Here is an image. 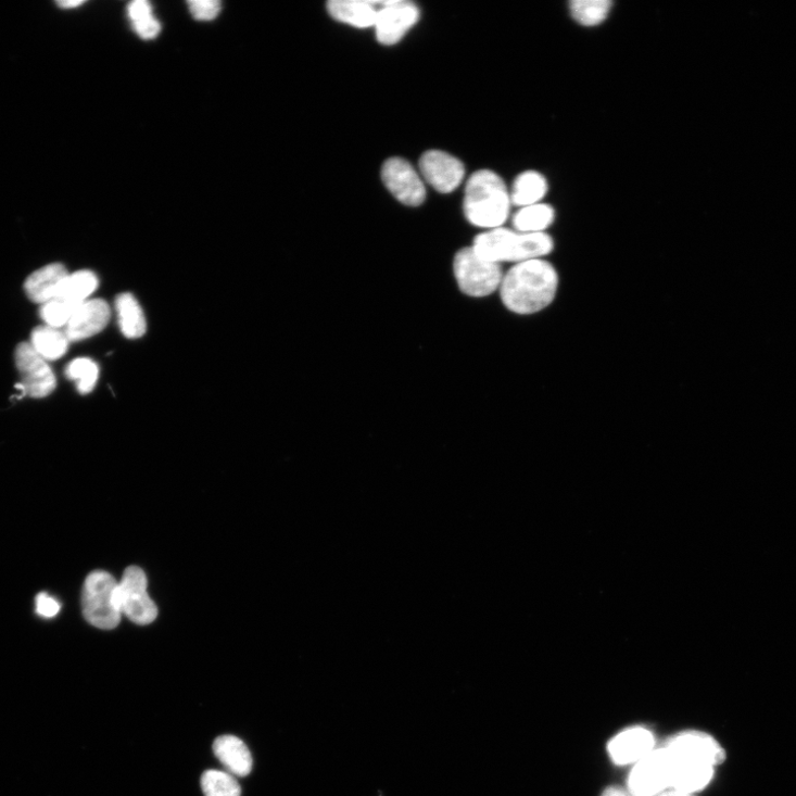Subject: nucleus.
<instances>
[{
  "instance_id": "nucleus-30",
  "label": "nucleus",
  "mask_w": 796,
  "mask_h": 796,
  "mask_svg": "<svg viewBox=\"0 0 796 796\" xmlns=\"http://www.w3.org/2000/svg\"><path fill=\"white\" fill-rule=\"evenodd\" d=\"M134 28L146 40L154 39L161 33V24L153 16L134 24Z\"/></svg>"
},
{
  "instance_id": "nucleus-29",
  "label": "nucleus",
  "mask_w": 796,
  "mask_h": 796,
  "mask_svg": "<svg viewBox=\"0 0 796 796\" xmlns=\"http://www.w3.org/2000/svg\"><path fill=\"white\" fill-rule=\"evenodd\" d=\"M60 603L47 593L38 594L36 598V614L43 619H53L59 615Z\"/></svg>"
},
{
  "instance_id": "nucleus-17",
  "label": "nucleus",
  "mask_w": 796,
  "mask_h": 796,
  "mask_svg": "<svg viewBox=\"0 0 796 796\" xmlns=\"http://www.w3.org/2000/svg\"><path fill=\"white\" fill-rule=\"evenodd\" d=\"M379 9L380 2L367 0H331L328 3V12L333 20L356 28L375 27Z\"/></svg>"
},
{
  "instance_id": "nucleus-10",
  "label": "nucleus",
  "mask_w": 796,
  "mask_h": 796,
  "mask_svg": "<svg viewBox=\"0 0 796 796\" xmlns=\"http://www.w3.org/2000/svg\"><path fill=\"white\" fill-rule=\"evenodd\" d=\"M15 359L27 395L43 399L54 391L56 381L51 367L30 343L17 346Z\"/></svg>"
},
{
  "instance_id": "nucleus-31",
  "label": "nucleus",
  "mask_w": 796,
  "mask_h": 796,
  "mask_svg": "<svg viewBox=\"0 0 796 796\" xmlns=\"http://www.w3.org/2000/svg\"><path fill=\"white\" fill-rule=\"evenodd\" d=\"M128 13L132 24L153 16L152 7L146 0H137V2L130 4Z\"/></svg>"
},
{
  "instance_id": "nucleus-3",
  "label": "nucleus",
  "mask_w": 796,
  "mask_h": 796,
  "mask_svg": "<svg viewBox=\"0 0 796 796\" xmlns=\"http://www.w3.org/2000/svg\"><path fill=\"white\" fill-rule=\"evenodd\" d=\"M472 249L485 261L517 265L549 255L555 250V240L547 232L527 233L501 227L476 236Z\"/></svg>"
},
{
  "instance_id": "nucleus-22",
  "label": "nucleus",
  "mask_w": 796,
  "mask_h": 796,
  "mask_svg": "<svg viewBox=\"0 0 796 796\" xmlns=\"http://www.w3.org/2000/svg\"><path fill=\"white\" fill-rule=\"evenodd\" d=\"M99 280L89 270L77 271L68 275L60 285L54 300L65 301L74 304H81L97 290Z\"/></svg>"
},
{
  "instance_id": "nucleus-7",
  "label": "nucleus",
  "mask_w": 796,
  "mask_h": 796,
  "mask_svg": "<svg viewBox=\"0 0 796 796\" xmlns=\"http://www.w3.org/2000/svg\"><path fill=\"white\" fill-rule=\"evenodd\" d=\"M671 760L665 748L654 750L630 773L628 791L633 796H658L670 787Z\"/></svg>"
},
{
  "instance_id": "nucleus-18",
  "label": "nucleus",
  "mask_w": 796,
  "mask_h": 796,
  "mask_svg": "<svg viewBox=\"0 0 796 796\" xmlns=\"http://www.w3.org/2000/svg\"><path fill=\"white\" fill-rule=\"evenodd\" d=\"M64 265L51 264L31 274L25 282L28 298L36 303L45 304L54 300L59 287L68 276Z\"/></svg>"
},
{
  "instance_id": "nucleus-34",
  "label": "nucleus",
  "mask_w": 796,
  "mask_h": 796,
  "mask_svg": "<svg viewBox=\"0 0 796 796\" xmlns=\"http://www.w3.org/2000/svg\"><path fill=\"white\" fill-rule=\"evenodd\" d=\"M658 796H697V795L696 794H690V793H685V792H682V791L670 788V789H666L665 792H662Z\"/></svg>"
},
{
  "instance_id": "nucleus-27",
  "label": "nucleus",
  "mask_w": 796,
  "mask_h": 796,
  "mask_svg": "<svg viewBox=\"0 0 796 796\" xmlns=\"http://www.w3.org/2000/svg\"><path fill=\"white\" fill-rule=\"evenodd\" d=\"M81 304L52 300L41 305L40 317L47 327L54 329L66 328Z\"/></svg>"
},
{
  "instance_id": "nucleus-12",
  "label": "nucleus",
  "mask_w": 796,
  "mask_h": 796,
  "mask_svg": "<svg viewBox=\"0 0 796 796\" xmlns=\"http://www.w3.org/2000/svg\"><path fill=\"white\" fill-rule=\"evenodd\" d=\"M419 169L425 180L442 194L457 190L465 177L462 161L444 151L424 153L419 160Z\"/></svg>"
},
{
  "instance_id": "nucleus-5",
  "label": "nucleus",
  "mask_w": 796,
  "mask_h": 796,
  "mask_svg": "<svg viewBox=\"0 0 796 796\" xmlns=\"http://www.w3.org/2000/svg\"><path fill=\"white\" fill-rule=\"evenodd\" d=\"M453 270L460 291L471 298H484L500 290L505 275L502 265L483 260L472 247L455 255Z\"/></svg>"
},
{
  "instance_id": "nucleus-21",
  "label": "nucleus",
  "mask_w": 796,
  "mask_h": 796,
  "mask_svg": "<svg viewBox=\"0 0 796 796\" xmlns=\"http://www.w3.org/2000/svg\"><path fill=\"white\" fill-rule=\"evenodd\" d=\"M556 210L546 203L521 207L513 217L515 230L527 233H544L556 222Z\"/></svg>"
},
{
  "instance_id": "nucleus-16",
  "label": "nucleus",
  "mask_w": 796,
  "mask_h": 796,
  "mask_svg": "<svg viewBox=\"0 0 796 796\" xmlns=\"http://www.w3.org/2000/svg\"><path fill=\"white\" fill-rule=\"evenodd\" d=\"M215 757L226 772L236 778H244L253 770V757L247 745L235 736H222L213 745Z\"/></svg>"
},
{
  "instance_id": "nucleus-15",
  "label": "nucleus",
  "mask_w": 796,
  "mask_h": 796,
  "mask_svg": "<svg viewBox=\"0 0 796 796\" xmlns=\"http://www.w3.org/2000/svg\"><path fill=\"white\" fill-rule=\"evenodd\" d=\"M670 760V788L697 795L699 792L705 789L715 778L717 768L710 765L671 757Z\"/></svg>"
},
{
  "instance_id": "nucleus-1",
  "label": "nucleus",
  "mask_w": 796,
  "mask_h": 796,
  "mask_svg": "<svg viewBox=\"0 0 796 796\" xmlns=\"http://www.w3.org/2000/svg\"><path fill=\"white\" fill-rule=\"evenodd\" d=\"M556 267L544 258L514 265L500 288L505 307L519 316L541 313L553 303L559 289Z\"/></svg>"
},
{
  "instance_id": "nucleus-13",
  "label": "nucleus",
  "mask_w": 796,
  "mask_h": 796,
  "mask_svg": "<svg viewBox=\"0 0 796 796\" xmlns=\"http://www.w3.org/2000/svg\"><path fill=\"white\" fill-rule=\"evenodd\" d=\"M655 750L654 733L644 726L628 728L611 738L607 754L617 766L636 765Z\"/></svg>"
},
{
  "instance_id": "nucleus-23",
  "label": "nucleus",
  "mask_w": 796,
  "mask_h": 796,
  "mask_svg": "<svg viewBox=\"0 0 796 796\" xmlns=\"http://www.w3.org/2000/svg\"><path fill=\"white\" fill-rule=\"evenodd\" d=\"M614 11L609 0H572L569 3L571 18L580 26L593 28L604 24Z\"/></svg>"
},
{
  "instance_id": "nucleus-32",
  "label": "nucleus",
  "mask_w": 796,
  "mask_h": 796,
  "mask_svg": "<svg viewBox=\"0 0 796 796\" xmlns=\"http://www.w3.org/2000/svg\"><path fill=\"white\" fill-rule=\"evenodd\" d=\"M601 796H633L629 793V791H626L618 786H609L605 788Z\"/></svg>"
},
{
  "instance_id": "nucleus-26",
  "label": "nucleus",
  "mask_w": 796,
  "mask_h": 796,
  "mask_svg": "<svg viewBox=\"0 0 796 796\" xmlns=\"http://www.w3.org/2000/svg\"><path fill=\"white\" fill-rule=\"evenodd\" d=\"M205 796H240L241 788L236 779L226 771L209 770L201 780Z\"/></svg>"
},
{
  "instance_id": "nucleus-11",
  "label": "nucleus",
  "mask_w": 796,
  "mask_h": 796,
  "mask_svg": "<svg viewBox=\"0 0 796 796\" xmlns=\"http://www.w3.org/2000/svg\"><path fill=\"white\" fill-rule=\"evenodd\" d=\"M671 758L704 762L718 768L725 760V751L718 741L702 731H687L673 737L665 747Z\"/></svg>"
},
{
  "instance_id": "nucleus-20",
  "label": "nucleus",
  "mask_w": 796,
  "mask_h": 796,
  "mask_svg": "<svg viewBox=\"0 0 796 796\" xmlns=\"http://www.w3.org/2000/svg\"><path fill=\"white\" fill-rule=\"evenodd\" d=\"M116 313L122 333L138 339L147 332V320L140 303L131 293H122L116 299Z\"/></svg>"
},
{
  "instance_id": "nucleus-6",
  "label": "nucleus",
  "mask_w": 796,
  "mask_h": 796,
  "mask_svg": "<svg viewBox=\"0 0 796 796\" xmlns=\"http://www.w3.org/2000/svg\"><path fill=\"white\" fill-rule=\"evenodd\" d=\"M117 605L122 616L138 626H149L157 617V607L148 593V579L142 569L130 567L117 583Z\"/></svg>"
},
{
  "instance_id": "nucleus-33",
  "label": "nucleus",
  "mask_w": 796,
  "mask_h": 796,
  "mask_svg": "<svg viewBox=\"0 0 796 796\" xmlns=\"http://www.w3.org/2000/svg\"><path fill=\"white\" fill-rule=\"evenodd\" d=\"M84 4L85 2H83V0H67V2H58V5L65 10L76 9Z\"/></svg>"
},
{
  "instance_id": "nucleus-4",
  "label": "nucleus",
  "mask_w": 796,
  "mask_h": 796,
  "mask_svg": "<svg viewBox=\"0 0 796 796\" xmlns=\"http://www.w3.org/2000/svg\"><path fill=\"white\" fill-rule=\"evenodd\" d=\"M117 583L105 571L90 573L83 591V609L86 620L97 629L113 630L121 621L117 605Z\"/></svg>"
},
{
  "instance_id": "nucleus-8",
  "label": "nucleus",
  "mask_w": 796,
  "mask_h": 796,
  "mask_svg": "<svg viewBox=\"0 0 796 796\" xmlns=\"http://www.w3.org/2000/svg\"><path fill=\"white\" fill-rule=\"evenodd\" d=\"M382 179L387 189L402 204L419 206L426 199V189L415 168L404 159H389L382 167Z\"/></svg>"
},
{
  "instance_id": "nucleus-19",
  "label": "nucleus",
  "mask_w": 796,
  "mask_h": 796,
  "mask_svg": "<svg viewBox=\"0 0 796 796\" xmlns=\"http://www.w3.org/2000/svg\"><path fill=\"white\" fill-rule=\"evenodd\" d=\"M547 178L535 169H528L520 173L510 190L513 205L521 209L543 203L548 192Z\"/></svg>"
},
{
  "instance_id": "nucleus-25",
  "label": "nucleus",
  "mask_w": 796,
  "mask_h": 796,
  "mask_svg": "<svg viewBox=\"0 0 796 796\" xmlns=\"http://www.w3.org/2000/svg\"><path fill=\"white\" fill-rule=\"evenodd\" d=\"M70 380L77 383L78 391L86 395L93 391L99 379V366L88 357L74 359L66 370Z\"/></svg>"
},
{
  "instance_id": "nucleus-24",
  "label": "nucleus",
  "mask_w": 796,
  "mask_h": 796,
  "mask_svg": "<svg viewBox=\"0 0 796 796\" xmlns=\"http://www.w3.org/2000/svg\"><path fill=\"white\" fill-rule=\"evenodd\" d=\"M70 342L65 332L46 326L33 331L30 344L46 361H55L67 353Z\"/></svg>"
},
{
  "instance_id": "nucleus-2",
  "label": "nucleus",
  "mask_w": 796,
  "mask_h": 796,
  "mask_svg": "<svg viewBox=\"0 0 796 796\" xmlns=\"http://www.w3.org/2000/svg\"><path fill=\"white\" fill-rule=\"evenodd\" d=\"M511 205L510 190L496 172L480 169L469 177L464 214L471 225L487 230L501 228L510 216Z\"/></svg>"
},
{
  "instance_id": "nucleus-9",
  "label": "nucleus",
  "mask_w": 796,
  "mask_h": 796,
  "mask_svg": "<svg viewBox=\"0 0 796 796\" xmlns=\"http://www.w3.org/2000/svg\"><path fill=\"white\" fill-rule=\"evenodd\" d=\"M419 17L418 8L410 2H403V0L380 2L375 25L378 41L386 46L400 42L406 33L417 24Z\"/></svg>"
},
{
  "instance_id": "nucleus-14",
  "label": "nucleus",
  "mask_w": 796,
  "mask_h": 796,
  "mask_svg": "<svg viewBox=\"0 0 796 796\" xmlns=\"http://www.w3.org/2000/svg\"><path fill=\"white\" fill-rule=\"evenodd\" d=\"M111 319L109 304L102 299L84 302L66 327L71 342H78L100 333Z\"/></svg>"
},
{
  "instance_id": "nucleus-28",
  "label": "nucleus",
  "mask_w": 796,
  "mask_h": 796,
  "mask_svg": "<svg viewBox=\"0 0 796 796\" xmlns=\"http://www.w3.org/2000/svg\"><path fill=\"white\" fill-rule=\"evenodd\" d=\"M189 5L193 17L204 22L215 20L222 8L217 0H193Z\"/></svg>"
}]
</instances>
